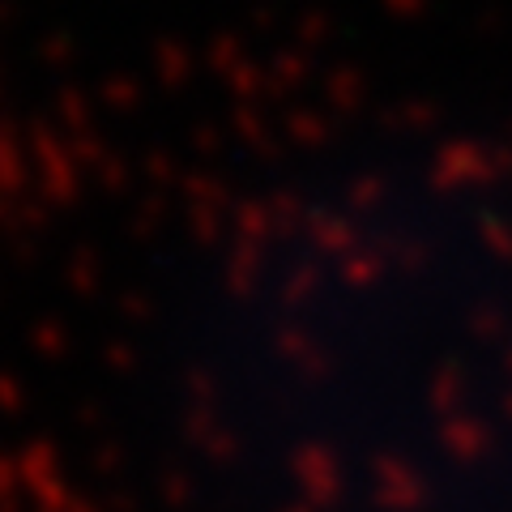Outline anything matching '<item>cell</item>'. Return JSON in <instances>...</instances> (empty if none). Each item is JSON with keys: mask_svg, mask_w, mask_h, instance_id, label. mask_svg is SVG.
<instances>
[{"mask_svg": "<svg viewBox=\"0 0 512 512\" xmlns=\"http://www.w3.org/2000/svg\"><path fill=\"white\" fill-rule=\"evenodd\" d=\"M154 367L201 512H512V107L244 163L175 256Z\"/></svg>", "mask_w": 512, "mask_h": 512, "instance_id": "1", "label": "cell"}]
</instances>
